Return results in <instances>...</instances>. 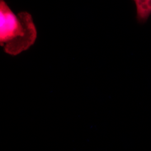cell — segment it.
Segmentation results:
<instances>
[{"label": "cell", "mask_w": 151, "mask_h": 151, "mask_svg": "<svg viewBox=\"0 0 151 151\" xmlns=\"http://www.w3.org/2000/svg\"><path fill=\"white\" fill-rule=\"evenodd\" d=\"M37 37L32 15L25 11L16 15L4 0H0V44L6 53H21L34 44Z\"/></svg>", "instance_id": "6da1fadb"}, {"label": "cell", "mask_w": 151, "mask_h": 151, "mask_svg": "<svg viewBox=\"0 0 151 151\" xmlns=\"http://www.w3.org/2000/svg\"><path fill=\"white\" fill-rule=\"evenodd\" d=\"M137 19L139 23L146 22L151 15V0H133Z\"/></svg>", "instance_id": "7a4b0ae2"}]
</instances>
